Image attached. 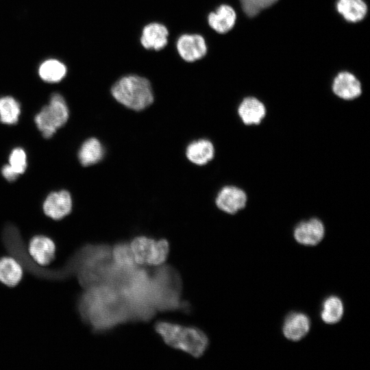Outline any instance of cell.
Here are the masks:
<instances>
[{"instance_id":"cell-1","label":"cell","mask_w":370,"mask_h":370,"mask_svg":"<svg viewBox=\"0 0 370 370\" xmlns=\"http://www.w3.org/2000/svg\"><path fill=\"white\" fill-rule=\"evenodd\" d=\"M79 309L83 319L96 332H105L134 321L127 301L115 287L108 284L86 288L80 299Z\"/></svg>"},{"instance_id":"cell-2","label":"cell","mask_w":370,"mask_h":370,"mask_svg":"<svg viewBox=\"0 0 370 370\" xmlns=\"http://www.w3.org/2000/svg\"><path fill=\"white\" fill-rule=\"evenodd\" d=\"M154 328L167 345L195 358L201 356L208 347L207 335L198 328L160 321Z\"/></svg>"},{"instance_id":"cell-3","label":"cell","mask_w":370,"mask_h":370,"mask_svg":"<svg viewBox=\"0 0 370 370\" xmlns=\"http://www.w3.org/2000/svg\"><path fill=\"white\" fill-rule=\"evenodd\" d=\"M111 92L118 102L134 110H143L153 101L149 81L139 75L123 76L112 86Z\"/></svg>"},{"instance_id":"cell-4","label":"cell","mask_w":370,"mask_h":370,"mask_svg":"<svg viewBox=\"0 0 370 370\" xmlns=\"http://www.w3.org/2000/svg\"><path fill=\"white\" fill-rule=\"evenodd\" d=\"M69 111L64 97L53 93L49 103L35 116V123L42 136L49 138L68 121Z\"/></svg>"},{"instance_id":"cell-5","label":"cell","mask_w":370,"mask_h":370,"mask_svg":"<svg viewBox=\"0 0 370 370\" xmlns=\"http://www.w3.org/2000/svg\"><path fill=\"white\" fill-rule=\"evenodd\" d=\"M130 246L138 265L161 266L169 251V244L166 239L156 240L146 236L134 238Z\"/></svg>"},{"instance_id":"cell-6","label":"cell","mask_w":370,"mask_h":370,"mask_svg":"<svg viewBox=\"0 0 370 370\" xmlns=\"http://www.w3.org/2000/svg\"><path fill=\"white\" fill-rule=\"evenodd\" d=\"M176 48L180 56L188 62L200 60L207 53V45L204 38L196 34L180 36L177 40Z\"/></svg>"},{"instance_id":"cell-7","label":"cell","mask_w":370,"mask_h":370,"mask_svg":"<svg viewBox=\"0 0 370 370\" xmlns=\"http://www.w3.org/2000/svg\"><path fill=\"white\" fill-rule=\"evenodd\" d=\"M325 235V227L317 218L304 221L295 227L293 236L295 241L303 245L314 246L319 244Z\"/></svg>"},{"instance_id":"cell-8","label":"cell","mask_w":370,"mask_h":370,"mask_svg":"<svg viewBox=\"0 0 370 370\" xmlns=\"http://www.w3.org/2000/svg\"><path fill=\"white\" fill-rule=\"evenodd\" d=\"M247 201L244 190L236 186H227L218 193L216 204L221 210L234 214L245 208Z\"/></svg>"},{"instance_id":"cell-9","label":"cell","mask_w":370,"mask_h":370,"mask_svg":"<svg viewBox=\"0 0 370 370\" xmlns=\"http://www.w3.org/2000/svg\"><path fill=\"white\" fill-rule=\"evenodd\" d=\"M45 214L54 220L68 215L72 209V199L66 190L51 193L43 203Z\"/></svg>"},{"instance_id":"cell-10","label":"cell","mask_w":370,"mask_h":370,"mask_svg":"<svg viewBox=\"0 0 370 370\" xmlns=\"http://www.w3.org/2000/svg\"><path fill=\"white\" fill-rule=\"evenodd\" d=\"M28 253L32 259L40 266H47L54 259L56 245L49 237L36 236L28 245Z\"/></svg>"},{"instance_id":"cell-11","label":"cell","mask_w":370,"mask_h":370,"mask_svg":"<svg viewBox=\"0 0 370 370\" xmlns=\"http://www.w3.org/2000/svg\"><path fill=\"white\" fill-rule=\"evenodd\" d=\"M310 328L309 317L304 313L293 312L288 314L284 319L282 332L288 340L298 341L307 335Z\"/></svg>"},{"instance_id":"cell-12","label":"cell","mask_w":370,"mask_h":370,"mask_svg":"<svg viewBox=\"0 0 370 370\" xmlns=\"http://www.w3.org/2000/svg\"><path fill=\"white\" fill-rule=\"evenodd\" d=\"M332 90L338 97L345 100H352L358 97L362 92L359 80L349 72H341L334 78Z\"/></svg>"},{"instance_id":"cell-13","label":"cell","mask_w":370,"mask_h":370,"mask_svg":"<svg viewBox=\"0 0 370 370\" xmlns=\"http://www.w3.org/2000/svg\"><path fill=\"white\" fill-rule=\"evenodd\" d=\"M169 31L166 26L158 23H151L144 27L140 42L144 48L159 51L168 43Z\"/></svg>"},{"instance_id":"cell-14","label":"cell","mask_w":370,"mask_h":370,"mask_svg":"<svg viewBox=\"0 0 370 370\" xmlns=\"http://www.w3.org/2000/svg\"><path fill=\"white\" fill-rule=\"evenodd\" d=\"M238 116L244 124L258 125L266 115V108L262 101L253 97L245 98L238 108Z\"/></svg>"},{"instance_id":"cell-15","label":"cell","mask_w":370,"mask_h":370,"mask_svg":"<svg viewBox=\"0 0 370 370\" xmlns=\"http://www.w3.org/2000/svg\"><path fill=\"white\" fill-rule=\"evenodd\" d=\"M236 14L234 10L228 5H221L208 16L210 27L219 34H225L231 30L236 22Z\"/></svg>"},{"instance_id":"cell-16","label":"cell","mask_w":370,"mask_h":370,"mask_svg":"<svg viewBox=\"0 0 370 370\" xmlns=\"http://www.w3.org/2000/svg\"><path fill=\"white\" fill-rule=\"evenodd\" d=\"M214 154V146L206 139L193 141L188 145L186 150L188 159L197 165L206 164L213 158Z\"/></svg>"},{"instance_id":"cell-17","label":"cell","mask_w":370,"mask_h":370,"mask_svg":"<svg viewBox=\"0 0 370 370\" xmlns=\"http://www.w3.org/2000/svg\"><path fill=\"white\" fill-rule=\"evenodd\" d=\"M23 277V269L19 262L12 257L0 259V282L7 286L17 285Z\"/></svg>"},{"instance_id":"cell-18","label":"cell","mask_w":370,"mask_h":370,"mask_svg":"<svg viewBox=\"0 0 370 370\" xmlns=\"http://www.w3.org/2000/svg\"><path fill=\"white\" fill-rule=\"evenodd\" d=\"M336 10L347 21L356 23L365 18L367 6L363 0H338Z\"/></svg>"},{"instance_id":"cell-19","label":"cell","mask_w":370,"mask_h":370,"mask_svg":"<svg viewBox=\"0 0 370 370\" xmlns=\"http://www.w3.org/2000/svg\"><path fill=\"white\" fill-rule=\"evenodd\" d=\"M104 150L101 143L95 138L86 140L81 146L78 158L83 166H89L99 162L103 156Z\"/></svg>"},{"instance_id":"cell-20","label":"cell","mask_w":370,"mask_h":370,"mask_svg":"<svg viewBox=\"0 0 370 370\" xmlns=\"http://www.w3.org/2000/svg\"><path fill=\"white\" fill-rule=\"evenodd\" d=\"M66 74V67L56 59H48L42 62L38 68V75L45 82L57 83Z\"/></svg>"},{"instance_id":"cell-21","label":"cell","mask_w":370,"mask_h":370,"mask_svg":"<svg viewBox=\"0 0 370 370\" xmlns=\"http://www.w3.org/2000/svg\"><path fill=\"white\" fill-rule=\"evenodd\" d=\"M344 306L342 300L337 296L331 295L323 302L321 318L327 324L338 323L343 317Z\"/></svg>"},{"instance_id":"cell-22","label":"cell","mask_w":370,"mask_h":370,"mask_svg":"<svg viewBox=\"0 0 370 370\" xmlns=\"http://www.w3.org/2000/svg\"><path fill=\"white\" fill-rule=\"evenodd\" d=\"M21 114L19 103L12 97L0 98V121L8 125L18 122Z\"/></svg>"},{"instance_id":"cell-23","label":"cell","mask_w":370,"mask_h":370,"mask_svg":"<svg viewBox=\"0 0 370 370\" xmlns=\"http://www.w3.org/2000/svg\"><path fill=\"white\" fill-rule=\"evenodd\" d=\"M114 262L123 269H132L137 266L135 262L130 243L119 242L112 247Z\"/></svg>"},{"instance_id":"cell-24","label":"cell","mask_w":370,"mask_h":370,"mask_svg":"<svg viewBox=\"0 0 370 370\" xmlns=\"http://www.w3.org/2000/svg\"><path fill=\"white\" fill-rule=\"evenodd\" d=\"M244 12L250 17L270 7L278 0H240Z\"/></svg>"},{"instance_id":"cell-25","label":"cell","mask_w":370,"mask_h":370,"mask_svg":"<svg viewBox=\"0 0 370 370\" xmlns=\"http://www.w3.org/2000/svg\"><path fill=\"white\" fill-rule=\"evenodd\" d=\"M18 175L23 174L27 168V156L21 147L14 149L9 156L8 164Z\"/></svg>"},{"instance_id":"cell-26","label":"cell","mask_w":370,"mask_h":370,"mask_svg":"<svg viewBox=\"0 0 370 370\" xmlns=\"http://www.w3.org/2000/svg\"><path fill=\"white\" fill-rule=\"evenodd\" d=\"M1 173L3 176L9 182L14 181L18 176V175L8 164L3 166Z\"/></svg>"}]
</instances>
